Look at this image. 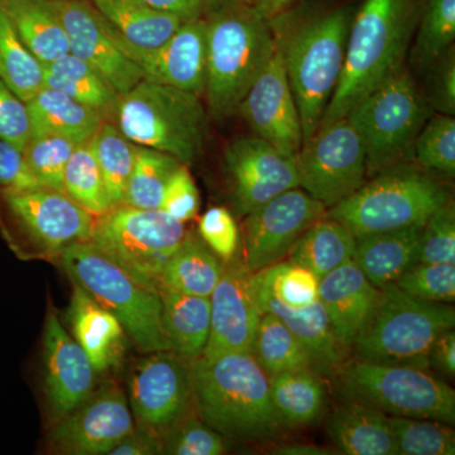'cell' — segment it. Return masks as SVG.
Here are the masks:
<instances>
[{"label": "cell", "instance_id": "1", "mask_svg": "<svg viewBox=\"0 0 455 455\" xmlns=\"http://www.w3.org/2000/svg\"><path fill=\"white\" fill-rule=\"evenodd\" d=\"M190 376L200 419L221 435L259 442L286 427L272 403L269 377L252 353L193 359Z\"/></svg>", "mask_w": 455, "mask_h": 455}, {"label": "cell", "instance_id": "2", "mask_svg": "<svg viewBox=\"0 0 455 455\" xmlns=\"http://www.w3.org/2000/svg\"><path fill=\"white\" fill-rule=\"evenodd\" d=\"M205 95L215 119L238 112L260 71L280 44L271 18L247 0H235L214 9L206 17Z\"/></svg>", "mask_w": 455, "mask_h": 455}, {"label": "cell", "instance_id": "3", "mask_svg": "<svg viewBox=\"0 0 455 455\" xmlns=\"http://www.w3.org/2000/svg\"><path fill=\"white\" fill-rule=\"evenodd\" d=\"M414 20L415 0H364L350 23L339 83L320 125L348 116L403 68Z\"/></svg>", "mask_w": 455, "mask_h": 455}, {"label": "cell", "instance_id": "4", "mask_svg": "<svg viewBox=\"0 0 455 455\" xmlns=\"http://www.w3.org/2000/svg\"><path fill=\"white\" fill-rule=\"evenodd\" d=\"M454 325L451 304L420 300L392 283L379 289L372 313L350 350L358 361L429 368L431 346Z\"/></svg>", "mask_w": 455, "mask_h": 455}, {"label": "cell", "instance_id": "5", "mask_svg": "<svg viewBox=\"0 0 455 455\" xmlns=\"http://www.w3.org/2000/svg\"><path fill=\"white\" fill-rule=\"evenodd\" d=\"M114 123L134 145L172 156L187 166L202 155L208 134L200 95L146 79L122 95Z\"/></svg>", "mask_w": 455, "mask_h": 455}, {"label": "cell", "instance_id": "6", "mask_svg": "<svg viewBox=\"0 0 455 455\" xmlns=\"http://www.w3.org/2000/svg\"><path fill=\"white\" fill-rule=\"evenodd\" d=\"M451 200L447 188L431 173L407 164L372 176L352 196L326 211L358 236L423 227L436 209Z\"/></svg>", "mask_w": 455, "mask_h": 455}, {"label": "cell", "instance_id": "7", "mask_svg": "<svg viewBox=\"0 0 455 455\" xmlns=\"http://www.w3.org/2000/svg\"><path fill=\"white\" fill-rule=\"evenodd\" d=\"M353 16L352 7L333 9L305 23L286 44L281 41L304 142L315 133L339 83Z\"/></svg>", "mask_w": 455, "mask_h": 455}, {"label": "cell", "instance_id": "8", "mask_svg": "<svg viewBox=\"0 0 455 455\" xmlns=\"http://www.w3.org/2000/svg\"><path fill=\"white\" fill-rule=\"evenodd\" d=\"M59 259L71 281L119 320L140 352L171 350L160 292L136 283L89 241L68 245Z\"/></svg>", "mask_w": 455, "mask_h": 455}, {"label": "cell", "instance_id": "9", "mask_svg": "<svg viewBox=\"0 0 455 455\" xmlns=\"http://www.w3.org/2000/svg\"><path fill=\"white\" fill-rule=\"evenodd\" d=\"M337 391L388 416L455 421V392L427 368L358 361L337 372Z\"/></svg>", "mask_w": 455, "mask_h": 455}, {"label": "cell", "instance_id": "10", "mask_svg": "<svg viewBox=\"0 0 455 455\" xmlns=\"http://www.w3.org/2000/svg\"><path fill=\"white\" fill-rule=\"evenodd\" d=\"M348 118L366 151L367 178L412 158L429 106L405 65L357 104Z\"/></svg>", "mask_w": 455, "mask_h": 455}, {"label": "cell", "instance_id": "11", "mask_svg": "<svg viewBox=\"0 0 455 455\" xmlns=\"http://www.w3.org/2000/svg\"><path fill=\"white\" fill-rule=\"evenodd\" d=\"M187 235L185 224L161 209L118 205L95 218L89 242L136 283L160 292L164 266Z\"/></svg>", "mask_w": 455, "mask_h": 455}, {"label": "cell", "instance_id": "12", "mask_svg": "<svg viewBox=\"0 0 455 455\" xmlns=\"http://www.w3.org/2000/svg\"><path fill=\"white\" fill-rule=\"evenodd\" d=\"M299 188L323 204L337 205L367 181L363 140L348 116L320 125L295 156Z\"/></svg>", "mask_w": 455, "mask_h": 455}, {"label": "cell", "instance_id": "13", "mask_svg": "<svg viewBox=\"0 0 455 455\" xmlns=\"http://www.w3.org/2000/svg\"><path fill=\"white\" fill-rule=\"evenodd\" d=\"M130 405L139 427L160 434L188 414L193 405L190 361L172 350L149 353L132 370Z\"/></svg>", "mask_w": 455, "mask_h": 455}, {"label": "cell", "instance_id": "14", "mask_svg": "<svg viewBox=\"0 0 455 455\" xmlns=\"http://www.w3.org/2000/svg\"><path fill=\"white\" fill-rule=\"evenodd\" d=\"M12 218L46 256L59 257L68 245L88 242L95 218L64 191L38 187L2 191Z\"/></svg>", "mask_w": 455, "mask_h": 455}, {"label": "cell", "instance_id": "15", "mask_svg": "<svg viewBox=\"0 0 455 455\" xmlns=\"http://www.w3.org/2000/svg\"><path fill=\"white\" fill-rule=\"evenodd\" d=\"M328 209L301 188L284 191L245 215L244 265L251 272L283 260L307 228Z\"/></svg>", "mask_w": 455, "mask_h": 455}, {"label": "cell", "instance_id": "16", "mask_svg": "<svg viewBox=\"0 0 455 455\" xmlns=\"http://www.w3.org/2000/svg\"><path fill=\"white\" fill-rule=\"evenodd\" d=\"M133 420L121 387L108 382L92 390L70 414L55 421L51 448L60 454H109L134 429Z\"/></svg>", "mask_w": 455, "mask_h": 455}, {"label": "cell", "instance_id": "17", "mask_svg": "<svg viewBox=\"0 0 455 455\" xmlns=\"http://www.w3.org/2000/svg\"><path fill=\"white\" fill-rule=\"evenodd\" d=\"M233 204L248 215L284 191L299 188L295 157L257 136L230 142L224 152Z\"/></svg>", "mask_w": 455, "mask_h": 455}, {"label": "cell", "instance_id": "18", "mask_svg": "<svg viewBox=\"0 0 455 455\" xmlns=\"http://www.w3.org/2000/svg\"><path fill=\"white\" fill-rule=\"evenodd\" d=\"M236 113L241 114L254 136L283 154L295 157L300 151L304 142L300 114L284 68L281 40L274 56L242 99Z\"/></svg>", "mask_w": 455, "mask_h": 455}, {"label": "cell", "instance_id": "19", "mask_svg": "<svg viewBox=\"0 0 455 455\" xmlns=\"http://www.w3.org/2000/svg\"><path fill=\"white\" fill-rule=\"evenodd\" d=\"M68 38L70 53L94 68L119 95L145 79L114 41L109 25L86 0H51Z\"/></svg>", "mask_w": 455, "mask_h": 455}, {"label": "cell", "instance_id": "20", "mask_svg": "<svg viewBox=\"0 0 455 455\" xmlns=\"http://www.w3.org/2000/svg\"><path fill=\"white\" fill-rule=\"evenodd\" d=\"M109 28L119 49L139 66L146 80L204 95L208 46L205 17L182 23L169 40L152 50L132 47L116 35L110 25Z\"/></svg>", "mask_w": 455, "mask_h": 455}, {"label": "cell", "instance_id": "21", "mask_svg": "<svg viewBox=\"0 0 455 455\" xmlns=\"http://www.w3.org/2000/svg\"><path fill=\"white\" fill-rule=\"evenodd\" d=\"M251 274L244 262L226 265L211 295V333L202 357L227 353H252L260 316L251 290Z\"/></svg>", "mask_w": 455, "mask_h": 455}, {"label": "cell", "instance_id": "22", "mask_svg": "<svg viewBox=\"0 0 455 455\" xmlns=\"http://www.w3.org/2000/svg\"><path fill=\"white\" fill-rule=\"evenodd\" d=\"M44 392L51 416L57 421L92 394L97 371L53 311L44 324Z\"/></svg>", "mask_w": 455, "mask_h": 455}, {"label": "cell", "instance_id": "23", "mask_svg": "<svg viewBox=\"0 0 455 455\" xmlns=\"http://www.w3.org/2000/svg\"><path fill=\"white\" fill-rule=\"evenodd\" d=\"M379 295V289L370 283L353 259L320 278L319 301L347 353L366 324Z\"/></svg>", "mask_w": 455, "mask_h": 455}, {"label": "cell", "instance_id": "24", "mask_svg": "<svg viewBox=\"0 0 455 455\" xmlns=\"http://www.w3.org/2000/svg\"><path fill=\"white\" fill-rule=\"evenodd\" d=\"M251 290L260 314L271 313L283 320L284 325L300 340L311 361V367L317 373H337L346 363L347 352L335 337L331 320L319 300L309 307L295 309L277 300L252 281Z\"/></svg>", "mask_w": 455, "mask_h": 455}, {"label": "cell", "instance_id": "25", "mask_svg": "<svg viewBox=\"0 0 455 455\" xmlns=\"http://www.w3.org/2000/svg\"><path fill=\"white\" fill-rule=\"evenodd\" d=\"M68 320L77 341L97 372L116 366L124 353V331L119 320L74 283Z\"/></svg>", "mask_w": 455, "mask_h": 455}, {"label": "cell", "instance_id": "26", "mask_svg": "<svg viewBox=\"0 0 455 455\" xmlns=\"http://www.w3.org/2000/svg\"><path fill=\"white\" fill-rule=\"evenodd\" d=\"M326 433L344 454H397L390 416L355 401L346 400L335 407L326 421Z\"/></svg>", "mask_w": 455, "mask_h": 455}, {"label": "cell", "instance_id": "27", "mask_svg": "<svg viewBox=\"0 0 455 455\" xmlns=\"http://www.w3.org/2000/svg\"><path fill=\"white\" fill-rule=\"evenodd\" d=\"M421 228L358 236L353 262L377 289L396 283L407 269L419 263Z\"/></svg>", "mask_w": 455, "mask_h": 455}, {"label": "cell", "instance_id": "28", "mask_svg": "<svg viewBox=\"0 0 455 455\" xmlns=\"http://www.w3.org/2000/svg\"><path fill=\"white\" fill-rule=\"evenodd\" d=\"M116 35L132 47L152 50L164 44L185 22L143 0H90Z\"/></svg>", "mask_w": 455, "mask_h": 455}, {"label": "cell", "instance_id": "29", "mask_svg": "<svg viewBox=\"0 0 455 455\" xmlns=\"http://www.w3.org/2000/svg\"><path fill=\"white\" fill-rule=\"evenodd\" d=\"M27 49L44 66L70 53L65 27L51 0H0Z\"/></svg>", "mask_w": 455, "mask_h": 455}, {"label": "cell", "instance_id": "30", "mask_svg": "<svg viewBox=\"0 0 455 455\" xmlns=\"http://www.w3.org/2000/svg\"><path fill=\"white\" fill-rule=\"evenodd\" d=\"M26 104L32 136L53 134L83 143L92 140L101 123L106 122L92 108L47 86Z\"/></svg>", "mask_w": 455, "mask_h": 455}, {"label": "cell", "instance_id": "31", "mask_svg": "<svg viewBox=\"0 0 455 455\" xmlns=\"http://www.w3.org/2000/svg\"><path fill=\"white\" fill-rule=\"evenodd\" d=\"M163 323L170 348L188 361L202 357L211 333V298L161 287Z\"/></svg>", "mask_w": 455, "mask_h": 455}, {"label": "cell", "instance_id": "32", "mask_svg": "<svg viewBox=\"0 0 455 455\" xmlns=\"http://www.w3.org/2000/svg\"><path fill=\"white\" fill-rule=\"evenodd\" d=\"M44 86L59 90L114 123L122 95L82 59L68 53L44 66Z\"/></svg>", "mask_w": 455, "mask_h": 455}, {"label": "cell", "instance_id": "33", "mask_svg": "<svg viewBox=\"0 0 455 455\" xmlns=\"http://www.w3.org/2000/svg\"><path fill=\"white\" fill-rule=\"evenodd\" d=\"M355 236L329 217H323L307 228L290 250L289 260L309 269L317 278L353 259Z\"/></svg>", "mask_w": 455, "mask_h": 455}, {"label": "cell", "instance_id": "34", "mask_svg": "<svg viewBox=\"0 0 455 455\" xmlns=\"http://www.w3.org/2000/svg\"><path fill=\"white\" fill-rule=\"evenodd\" d=\"M223 260L203 241L187 235L161 272V287L187 295L211 298L223 274Z\"/></svg>", "mask_w": 455, "mask_h": 455}, {"label": "cell", "instance_id": "35", "mask_svg": "<svg viewBox=\"0 0 455 455\" xmlns=\"http://www.w3.org/2000/svg\"><path fill=\"white\" fill-rule=\"evenodd\" d=\"M269 394L286 427L314 424L325 410L324 383L311 368L269 377Z\"/></svg>", "mask_w": 455, "mask_h": 455}, {"label": "cell", "instance_id": "36", "mask_svg": "<svg viewBox=\"0 0 455 455\" xmlns=\"http://www.w3.org/2000/svg\"><path fill=\"white\" fill-rule=\"evenodd\" d=\"M252 355L268 377L304 368L313 370L309 355L300 340L283 320L271 313L260 316L254 335Z\"/></svg>", "mask_w": 455, "mask_h": 455}, {"label": "cell", "instance_id": "37", "mask_svg": "<svg viewBox=\"0 0 455 455\" xmlns=\"http://www.w3.org/2000/svg\"><path fill=\"white\" fill-rule=\"evenodd\" d=\"M0 79L25 103L44 88V65L20 41L0 7Z\"/></svg>", "mask_w": 455, "mask_h": 455}, {"label": "cell", "instance_id": "38", "mask_svg": "<svg viewBox=\"0 0 455 455\" xmlns=\"http://www.w3.org/2000/svg\"><path fill=\"white\" fill-rule=\"evenodd\" d=\"M90 140L106 182L112 208L122 205L136 161L137 145L128 140L112 122L101 123Z\"/></svg>", "mask_w": 455, "mask_h": 455}, {"label": "cell", "instance_id": "39", "mask_svg": "<svg viewBox=\"0 0 455 455\" xmlns=\"http://www.w3.org/2000/svg\"><path fill=\"white\" fill-rule=\"evenodd\" d=\"M181 164H184L172 156L148 147L137 146L136 161L122 205L160 209L164 188Z\"/></svg>", "mask_w": 455, "mask_h": 455}, {"label": "cell", "instance_id": "40", "mask_svg": "<svg viewBox=\"0 0 455 455\" xmlns=\"http://www.w3.org/2000/svg\"><path fill=\"white\" fill-rule=\"evenodd\" d=\"M64 193L94 218L112 209L92 140L80 143L66 164Z\"/></svg>", "mask_w": 455, "mask_h": 455}, {"label": "cell", "instance_id": "41", "mask_svg": "<svg viewBox=\"0 0 455 455\" xmlns=\"http://www.w3.org/2000/svg\"><path fill=\"white\" fill-rule=\"evenodd\" d=\"M455 0H429L416 33L410 62L416 71L430 70L453 46Z\"/></svg>", "mask_w": 455, "mask_h": 455}, {"label": "cell", "instance_id": "42", "mask_svg": "<svg viewBox=\"0 0 455 455\" xmlns=\"http://www.w3.org/2000/svg\"><path fill=\"white\" fill-rule=\"evenodd\" d=\"M252 281L277 300L295 309L309 307L319 300V278L309 269L290 260H280L252 272Z\"/></svg>", "mask_w": 455, "mask_h": 455}, {"label": "cell", "instance_id": "43", "mask_svg": "<svg viewBox=\"0 0 455 455\" xmlns=\"http://www.w3.org/2000/svg\"><path fill=\"white\" fill-rule=\"evenodd\" d=\"M412 158L421 170L436 175H455V119L448 114L427 118L416 137Z\"/></svg>", "mask_w": 455, "mask_h": 455}, {"label": "cell", "instance_id": "44", "mask_svg": "<svg viewBox=\"0 0 455 455\" xmlns=\"http://www.w3.org/2000/svg\"><path fill=\"white\" fill-rule=\"evenodd\" d=\"M397 454L454 455L455 434L449 424L430 419L390 416Z\"/></svg>", "mask_w": 455, "mask_h": 455}, {"label": "cell", "instance_id": "45", "mask_svg": "<svg viewBox=\"0 0 455 455\" xmlns=\"http://www.w3.org/2000/svg\"><path fill=\"white\" fill-rule=\"evenodd\" d=\"M80 143L53 134L32 136L23 155L27 166L41 187L64 191V172L71 155Z\"/></svg>", "mask_w": 455, "mask_h": 455}, {"label": "cell", "instance_id": "46", "mask_svg": "<svg viewBox=\"0 0 455 455\" xmlns=\"http://www.w3.org/2000/svg\"><path fill=\"white\" fill-rule=\"evenodd\" d=\"M395 284L420 300L451 304L455 300V263H416Z\"/></svg>", "mask_w": 455, "mask_h": 455}, {"label": "cell", "instance_id": "47", "mask_svg": "<svg viewBox=\"0 0 455 455\" xmlns=\"http://www.w3.org/2000/svg\"><path fill=\"white\" fill-rule=\"evenodd\" d=\"M227 447L221 434L202 419L185 416L163 435V454L221 455Z\"/></svg>", "mask_w": 455, "mask_h": 455}, {"label": "cell", "instance_id": "48", "mask_svg": "<svg viewBox=\"0 0 455 455\" xmlns=\"http://www.w3.org/2000/svg\"><path fill=\"white\" fill-rule=\"evenodd\" d=\"M419 263H455V209L451 200L421 228Z\"/></svg>", "mask_w": 455, "mask_h": 455}, {"label": "cell", "instance_id": "49", "mask_svg": "<svg viewBox=\"0 0 455 455\" xmlns=\"http://www.w3.org/2000/svg\"><path fill=\"white\" fill-rule=\"evenodd\" d=\"M204 243L223 260H232L239 245V229L235 218L223 206H214L199 220Z\"/></svg>", "mask_w": 455, "mask_h": 455}, {"label": "cell", "instance_id": "50", "mask_svg": "<svg viewBox=\"0 0 455 455\" xmlns=\"http://www.w3.org/2000/svg\"><path fill=\"white\" fill-rule=\"evenodd\" d=\"M200 208V196L187 164H181L164 188L160 209L181 223L193 220Z\"/></svg>", "mask_w": 455, "mask_h": 455}, {"label": "cell", "instance_id": "51", "mask_svg": "<svg viewBox=\"0 0 455 455\" xmlns=\"http://www.w3.org/2000/svg\"><path fill=\"white\" fill-rule=\"evenodd\" d=\"M31 136L27 104L0 79V140H7L23 151Z\"/></svg>", "mask_w": 455, "mask_h": 455}, {"label": "cell", "instance_id": "52", "mask_svg": "<svg viewBox=\"0 0 455 455\" xmlns=\"http://www.w3.org/2000/svg\"><path fill=\"white\" fill-rule=\"evenodd\" d=\"M38 187L41 185L27 166L22 149L0 140V190H25Z\"/></svg>", "mask_w": 455, "mask_h": 455}, {"label": "cell", "instance_id": "53", "mask_svg": "<svg viewBox=\"0 0 455 455\" xmlns=\"http://www.w3.org/2000/svg\"><path fill=\"white\" fill-rule=\"evenodd\" d=\"M431 68H435L433 79V104L442 114L455 113L454 50H448Z\"/></svg>", "mask_w": 455, "mask_h": 455}, {"label": "cell", "instance_id": "54", "mask_svg": "<svg viewBox=\"0 0 455 455\" xmlns=\"http://www.w3.org/2000/svg\"><path fill=\"white\" fill-rule=\"evenodd\" d=\"M110 455L163 454V438L160 434L137 427L110 451Z\"/></svg>", "mask_w": 455, "mask_h": 455}, {"label": "cell", "instance_id": "55", "mask_svg": "<svg viewBox=\"0 0 455 455\" xmlns=\"http://www.w3.org/2000/svg\"><path fill=\"white\" fill-rule=\"evenodd\" d=\"M427 364L448 377L455 374V331H444L431 346Z\"/></svg>", "mask_w": 455, "mask_h": 455}, {"label": "cell", "instance_id": "56", "mask_svg": "<svg viewBox=\"0 0 455 455\" xmlns=\"http://www.w3.org/2000/svg\"><path fill=\"white\" fill-rule=\"evenodd\" d=\"M143 2L164 13L181 18L185 22L202 18L208 11L206 0H143Z\"/></svg>", "mask_w": 455, "mask_h": 455}, {"label": "cell", "instance_id": "57", "mask_svg": "<svg viewBox=\"0 0 455 455\" xmlns=\"http://www.w3.org/2000/svg\"><path fill=\"white\" fill-rule=\"evenodd\" d=\"M247 2L251 3L253 7L259 9L266 16L271 18L276 16L298 0H247Z\"/></svg>", "mask_w": 455, "mask_h": 455}, {"label": "cell", "instance_id": "58", "mask_svg": "<svg viewBox=\"0 0 455 455\" xmlns=\"http://www.w3.org/2000/svg\"><path fill=\"white\" fill-rule=\"evenodd\" d=\"M275 454L286 455H323L331 454L328 449L316 447L313 444H290L278 447Z\"/></svg>", "mask_w": 455, "mask_h": 455}, {"label": "cell", "instance_id": "59", "mask_svg": "<svg viewBox=\"0 0 455 455\" xmlns=\"http://www.w3.org/2000/svg\"><path fill=\"white\" fill-rule=\"evenodd\" d=\"M235 2V0H206V5H208L209 11L220 5L227 4V3Z\"/></svg>", "mask_w": 455, "mask_h": 455}]
</instances>
